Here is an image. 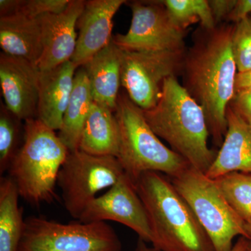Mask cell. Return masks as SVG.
<instances>
[{"mask_svg":"<svg viewBox=\"0 0 251 251\" xmlns=\"http://www.w3.org/2000/svg\"><path fill=\"white\" fill-rule=\"evenodd\" d=\"M233 29L227 23L211 29L201 27L186 51L181 72L183 87L202 107L217 148L227 132L226 112L235 91L238 72L232 51Z\"/></svg>","mask_w":251,"mask_h":251,"instance_id":"obj_1","label":"cell"},{"mask_svg":"<svg viewBox=\"0 0 251 251\" xmlns=\"http://www.w3.org/2000/svg\"><path fill=\"white\" fill-rule=\"evenodd\" d=\"M143 110L155 134L198 171L206 173L217 151L208 146L209 131L202 107L172 76L164 81L161 98L153 108Z\"/></svg>","mask_w":251,"mask_h":251,"instance_id":"obj_2","label":"cell"},{"mask_svg":"<svg viewBox=\"0 0 251 251\" xmlns=\"http://www.w3.org/2000/svg\"><path fill=\"white\" fill-rule=\"evenodd\" d=\"M134 184L148 214L152 247L161 251H215L192 209L166 175L146 172Z\"/></svg>","mask_w":251,"mask_h":251,"instance_id":"obj_3","label":"cell"},{"mask_svg":"<svg viewBox=\"0 0 251 251\" xmlns=\"http://www.w3.org/2000/svg\"><path fill=\"white\" fill-rule=\"evenodd\" d=\"M24 141L8 173L20 197L31 205L52 203L61 167L69 150L56 134L38 118L24 122Z\"/></svg>","mask_w":251,"mask_h":251,"instance_id":"obj_4","label":"cell"},{"mask_svg":"<svg viewBox=\"0 0 251 251\" xmlns=\"http://www.w3.org/2000/svg\"><path fill=\"white\" fill-rule=\"evenodd\" d=\"M115 115L120 130L117 158L134 184L146 172L161 173L173 179L191 166L182 156L162 143L149 126L142 109L126 92L119 95Z\"/></svg>","mask_w":251,"mask_h":251,"instance_id":"obj_5","label":"cell"},{"mask_svg":"<svg viewBox=\"0 0 251 251\" xmlns=\"http://www.w3.org/2000/svg\"><path fill=\"white\" fill-rule=\"evenodd\" d=\"M171 181L192 209L215 251H230L237 237L249 240L245 221L229 205L215 180L190 166Z\"/></svg>","mask_w":251,"mask_h":251,"instance_id":"obj_6","label":"cell"},{"mask_svg":"<svg viewBox=\"0 0 251 251\" xmlns=\"http://www.w3.org/2000/svg\"><path fill=\"white\" fill-rule=\"evenodd\" d=\"M115 229L106 222L62 224L43 216L25 219L18 251H122Z\"/></svg>","mask_w":251,"mask_h":251,"instance_id":"obj_7","label":"cell"},{"mask_svg":"<svg viewBox=\"0 0 251 251\" xmlns=\"http://www.w3.org/2000/svg\"><path fill=\"white\" fill-rule=\"evenodd\" d=\"M125 174L116 157L69 151L57 177L64 207L79 220L99 191L112 187Z\"/></svg>","mask_w":251,"mask_h":251,"instance_id":"obj_8","label":"cell"},{"mask_svg":"<svg viewBox=\"0 0 251 251\" xmlns=\"http://www.w3.org/2000/svg\"><path fill=\"white\" fill-rule=\"evenodd\" d=\"M186 50H121L122 86L130 100L143 110L153 108L161 97L164 81L182 72Z\"/></svg>","mask_w":251,"mask_h":251,"instance_id":"obj_9","label":"cell"},{"mask_svg":"<svg viewBox=\"0 0 251 251\" xmlns=\"http://www.w3.org/2000/svg\"><path fill=\"white\" fill-rule=\"evenodd\" d=\"M131 23L126 34L112 36L114 44L123 50H186V31L172 22L162 1H132Z\"/></svg>","mask_w":251,"mask_h":251,"instance_id":"obj_10","label":"cell"},{"mask_svg":"<svg viewBox=\"0 0 251 251\" xmlns=\"http://www.w3.org/2000/svg\"><path fill=\"white\" fill-rule=\"evenodd\" d=\"M78 221L82 223L115 221L134 231L145 242L151 243L152 240L145 206L134 183L125 173L105 194L96 198L87 205Z\"/></svg>","mask_w":251,"mask_h":251,"instance_id":"obj_11","label":"cell"},{"mask_svg":"<svg viewBox=\"0 0 251 251\" xmlns=\"http://www.w3.org/2000/svg\"><path fill=\"white\" fill-rule=\"evenodd\" d=\"M41 72L25 59L0 54V85L6 108L25 122L37 118Z\"/></svg>","mask_w":251,"mask_h":251,"instance_id":"obj_12","label":"cell"},{"mask_svg":"<svg viewBox=\"0 0 251 251\" xmlns=\"http://www.w3.org/2000/svg\"><path fill=\"white\" fill-rule=\"evenodd\" d=\"M84 0H70L59 14L41 16L43 52L39 64L40 72H47L72 59L76 48L75 28L84 9Z\"/></svg>","mask_w":251,"mask_h":251,"instance_id":"obj_13","label":"cell"},{"mask_svg":"<svg viewBox=\"0 0 251 251\" xmlns=\"http://www.w3.org/2000/svg\"><path fill=\"white\" fill-rule=\"evenodd\" d=\"M125 0H89L77 20L76 48L71 61L80 68L111 42L113 18Z\"/></svg>","mask_w":251,"mask_h":251,"instance_id":"obj_14","label":"cell"},{"mask_svg":"<svg viewBox=\"0 0 251 251\" xmlns=\"http://www.w3.org/2000/svg\"><path fill=\"white\" fill-rule=\"evenodd\" d=\"M78 67L72 61L41 72L37 118L51 129L59 130L70 100Z\"/></svg>","mask_w":251,"mask_h":251,"instance_id":"obj_15","label":"cell"},{"mask_svg":"<svg viewBox=\"0 0 251 251\" xmlns=\"http://www.w3.org/2000/svg\"><path fill=\"white\" fill-rule=\"evenodd\" d=\"M227 132L215 159L205 173L216 179L233 172L251 174V126L227 107Z\"/></svg>","mask_w":251,"mask_h":251,"instance_id":"obj_16","label":"cell"},{"mask_svg":"<svg viewBox=\"0 0 251 251\" xmlns=\"http://www.w3.org/2000/svg\"><path fill=\"white\" fill-rule=\"evenodd\" d=\"M83 67L94 103L115 112L122 86L121 49L111 41Z\"/></svg>","mask_w":251,"mask_h":251,"instance_id":"obj_17","label":"cell"},{"mask_svg":"<svg viewBox=\"0 0 251 251\" xmlns=\"http://www.w3.org/2000/svg\"><path fill=\"white\" fill-rule=\"evenodd\" d=\"M0 46L4 53L38 67L43 52L40 17H0Z\"/></svg>","mask_w":251,"mask_h":251,"instance_id":"obj_18","label":"cell"},{"mask_svg":"<svg viewBox=\"0 0 251 251\" xmlns=\"http://www.w3.org/2000/svg\"><path fill=\"white\" fill-rule=\"evenodd\" d=\"M120 130L115 112L93 103L81 133L79 150L94 156L117 157Z\"/></svg>","mask_w":251,"mask_h":251,"instance_id":"obj_19","label":"cell"},{"mask_svg":"<svg viewBox=\"0 0 251 251\" xmlns=\"http://www.w3.org/2000/svg\"><path fill=\"white\" fill-rule=\"evenodd\" d=\"M93 103L87 72L83 67L78 68L58 134L69 151L79 150L82 128Z\"/></svg>","mask_w":251,"mask_h":251,"instance_id":"obj_20","label":"cell"},{"mask_svg":"<svg viewBox=\"0 0 251 251\" xmlns=\"http://www.w3.org/2000/svg\"><path fill=\"white\" fill-rule=\"evenodd\" d=\"M17 187L8 176L0 178V251H18L24 230Z\"/></svg>","mask_w":251,"mask_h":251,"instance_id":"obj_21","label":"cell"},{"mask_svg":"<svg viewBox=\"0 0 251 251\" xmlns=\"http://www.w3.org/2000/svg\"><path fill=\"white\" fill-rule=\"evenodd\" d=\"M172 22L182 30L191 25L201 23V27L206 29L216 27L208 0H164Z\"/></svg>","mask_w":251,"mask_h":251,"instance_id":"obj_22","label":"cell"},{"mask_svg":"<svg viewBox=\"0 0 251 251\" xmlns=\"http://www.w3.org/2000/svg\"><path fill=\"white\" fill-rule=\"evenodd\" d=\"M22 120L14 115L4 103L0 108V174L8 171L22 147L25 128Z\"/></svg>","mask_w":251,"mask_h":251,"instance_id":"obj_23","label":"cell"},{"mask_svg":"<svg viewBox=\"0 0 251 251\" xmlns=\"http://www.w3.org/2000/svg\"><path fill=\"white\" fill-rule=\"evenodd\" d=\"M226 201L245 222L251 219V174L233 172L214 179Z\"/></svg>","mask_w":251,"mask_h":251,"instance_id":"obj_24","label":"cell"},{"mask_svg":"<svg viewBox=\"0 0 251 251\" xmlns=\"http://www.w3.org/2000/svg\"><path fill=\"white\" fill-rule=\"evenodd\" d=\"M70 0H1L0 17L23 16L37 18L49 14H59Z\"/></svg>","mask_w":251,"mask_h":251,"instance_id":"obj_25","label":"cell"},{"mask_svg":"<svg viewBox=\"0 0 251 251\" xmlns=\"http://www.w3.org/2000/svg\"><path fill=\"white\" fill-rule=\"evenodd\" d=\"M232 51L239 74L251 71V17L234 24Z\"/></svg>","mask_w":251,"mask_h":251,"instance_id":"obj_26","label":"cell"},{"mask_svg":"<svg viewBox=\"0 0 251 251\" xmlns=\"http://www.w3.org/2000/svg\"><path fill=\"white\" fill-rule=\"evenodd\" d=\"M229 106L244 122L251 126V87L235 90Z\"/></svg>","mask_w":251,"mask_h":251,"instance_id":"obj_27","label":"cell"},{"mask_svg":"<svg viewBox=\"0 0 251 251\" xmlns=\"http://www.w3.org/2000/svg\"><path fill=\"white\" fill-rule=\"evenodd\" d=\"M237 0H210L209 1L211 14L216 25L226 21L235 6Z\"/></svg>","mask_w":251,"mask_h":251,"instance_id":"obj_28","label":"cell"},{"mask_svg":"<svg viewBox=\"0 0 251 251\" xmlns=\"http://www.w3.org/2000/svg\"><path fill=\"white\" fill-rule=\"evenodd\" d=\"M251 14V0H237L235 6L226 20V22L237 24L244 18L250 16Z\"/></svg>","mask_w":251,"mask_h":251,"instance_id":"obj_29","label":"cell"},{"mask_svg":"<svg viewBox=\"0 0 251 251\" xmlns=\"http://www.w3.org/2000/svg\"><path fill=\"white\" fill-rule=\"evenodd\" d=\"M251 87V71L239 74L237 73L235 80V90Z\"/></svg>","mask_w":251,"mask_h":251,"instance_id":"obj_30","label":"cell"},{"mask_svg":"<svg viewBox=\"0 0 251 251\" xmlns=\"http://www.w3.org/2000/svg\"><path fill=\"white\" fill-rule=\"evenodd\" d=\"M249 241L250 240H249L247 238L239 237L237 242L234 244L233 247L230 251H247Z\"/></svg>","mask_w":251,"mask_h":251,"instance_id":"obj_31","label":"cell"},{"mask_svg":"<svg viewBox=\"0 0 251 251\" xmlns=\"http://www.w3.org/2000/svg\"><path fill=\"white\" fill-rule=\"evenodd\" d=\"M134 251H161L153 247H149L148 243L138 238Z\"/></svg>","mask_w":251,"mask_h":251,"instance_id":"obj_32","label":"cell"},{"mask_svg":"<svg viewBox=\"0 0 251 251\" xmlns=\"http://www.w3.org/2000/svg\"><path fill=\"white\" fill-rule=\"evenodd\" d=\"M245 229L249 235V240L251 241V219L245 222Z\"/></svg>","mask_w":251,"mask_h":251,"instance_id":"obj_33","label":"cell"},{"mask_svg":"<svg viewBox=\"0 0 251 251\" xmlns=\"http://www.w3.org/2000/svg\"><path fill=\"white\" fill-rule=\"evenodd\" d=\"M247 251H251V241H249V246H248V249Z\"/></svg>","mask_w":251,"mask_h":251,"instance_id":"obj_34","label":"cell"},{"mask_svg":"<svg viewBox=\"0 0 251 251\" xmlns=\"http://www.w3.org/2000/svg\"></svg>","mask_w":251,"mask_h":251,"instance_id":"obj_35","label":"cell"}]
</instances>
